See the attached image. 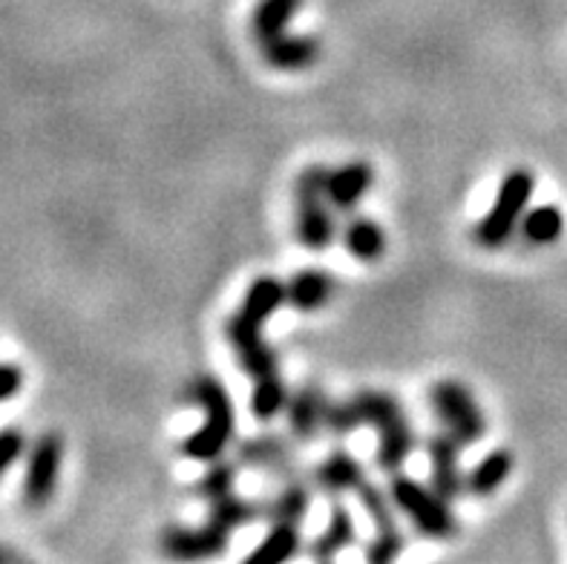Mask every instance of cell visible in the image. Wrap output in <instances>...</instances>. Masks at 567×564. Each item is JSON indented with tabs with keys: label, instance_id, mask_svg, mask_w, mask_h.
I'll return each mask as SVG.
<instances>
[{
	"label": "cell",
	"instance_id": "d4e9b609",
	"mask_svg": "<svg viewBox=\"0 0 567 564\" xmlns=\"http://www.w3.org/2000/svg\"><path fill=\"white\" fill-rule=\"evenodd\" d=\"M26 449V438H23V432L18 426H7V430H0V478L7 476V469L12 464H18Z\"/></svg>",
	"mask_w": 567,
	"mask_h": 564
},
{
	"label": "cell",
	"instance_id": "cb8c5ba5",
	"mask_svg": "<svg viewBox=\"0 0 567 564\" xmlns=\"http://www.w3.org/2000/svg\"><path fill=\"white\" fill-rule=\"evenodd\" d=\"M519 228L531 246H553L565 234V214L556 205H538V208L524 214Z\"/></svg>",
	"mask_w": 567,
	"mask_h": 564
},
{
	"label": "cell",
	"instance_id": "484cf974",
	"mask_svg": "<svg viewBox=\"0 0 567 564\" xmlns=\"http://www.w3.org/2000/svg\"><path fill=\"white\" fill-rule=\"evenodd\" d=\"M23 387V371L15 364H0V403L15 398Z\"/></svg>",
	"mask_w": 567,
	"mask_h": 564
},
{
	"label": "cell",
	"instance_id": "603a6c76",
	"mask_svg": "<svg viewBox=\"0 0 567 564\" xmlns=\"http://www.w3.org/2000/svg\"><path fill=\"white\" fill-rule=\"evenodd\" d=\"M299 7H303V0H260L254 9V21H251L257 44L285 35Z\"/></svg>",
	"mask_w": 567,
	"mask_h": 564
},
{
	"label": "cell",
	"instance_id": "277c9868",
	"mask_svg": "<svg viewBox=\"0 0 567 564\" xmlns=\"http://www.w3.org/2000/svg\"><path fill=\"white\" fill-rule=\"evenodd\" d=\"M187 394L205 412V426L196 430L194 435H187L182 453L190 460H219L231 444L233 426H237L231 394H228L222 380H217L214 375L196 378Z\"/></svg>",
	"mask_w": 567,
	"mask_h": 564
},
{
	"label": "cell",
	"instance_id": "e0dca14e",
	"mask_svg": "<svg viewBox=\"0 0 567 564\" xmlns=\"http://www.w3.org/2000/svg\"><path fill=\"white\" fill-rule=\"evenodd\" d=\"M335 294V280L320 268H308L294 274V280L285 285V303H292L297 312L312 314L329 303Z\"/></svg>",
	"mask_w": 567,
	"mask_h": 564
},
{
	"label": "cell",
	"instance_id": "4fadbf2b",
	"mask_svg": "<svg viewBox=\"0 0 567 564\" xmlns=\"http://www.w3.org/2000/svg\"><path fill=\"white\" fill-rule=\"evenodd\" d=\"M320 41L314 35H292V32L260 44L262 61L280 73H303V69L314 67L320 58Z\"/></svg>",
	"mask_w": 567,
	"mask_h": 564
},
{
	"label": "cell",
	"instance_id": "2e32d148",
	"mask_svg": "<svg viewBox=\"0 0 567 564\" xmlns=\"http://www.w3.org/2000/svg\"><path fill=\"white\" fill-rule=\"evenodd\" d=\"M355 535H358V528H355V519H351L349 507L340 505V498H337L329 510V524H326V530L314 539L308 553H312L314 562H331V558L340 556L346 547L355 544Z\"/></svg>",
	"mask_w": 567,
	"mask_h": 564
},
{
	"label": "cell",
	"instance_id": "52a82bcc",
	"mask_svg": "<svg viewBox=\"0 0 567 564\" xmlns=\"http://www.w3.org/2000/svg\"><path fill=\"white\" fill-rule=\"evenodd\" d=\"M389 492H392V501L397 505V510L410 516L418 533L438 539V542H447V539L458 533L456 516L449 510V501L435 487H424L412 476L392 473Z\"/></svg>",
	"mask_w": 567,
	"mask_h": 564
},
{
	"label": "cell",
	"instance_id": "ba28073f",
	"mask_svg": "<svg viewBox=\"0 0 567 564\" xmlns=\"http://www.w3.org/2000/svg\"><path fill=\"white\" fill-rule=\"evenodd\" d=\"M429 401H433L435 415L444 423V430L456 441H461V446L478 444V441L484 438V412H481V406H478L472 392L464 383H458V380H438L433 392H429Z\"/></svg>",
	"mask_w": 567,
	"mask_h": 564
},
{
	"label": "cell",
	"instance_id": "7a4b0ae2",
	"mask_svg": "<svg viewBox=\"0 0 567 564\" xmlns=\"http://www.w3.org/2000/svg\"><path fill=\"white\" fill-rule=\"evenodd\" d=\"M233 478L237 473L231 464H214L196 481V496L208 501V521L201 528H167L162 533V553L167 558L205 562L222 556L231 544V535L260 519V510L233 492Z\"/></svg>",
	"mask_w": 567,
	"mask_h": 564
},
{
	"label": "cell",
	"instance_id": "9a60e30c",
	"mask_svg": "<svg viewBox=\"0 0 567 564\" xmlns=\"http://www.w3.org/2000/svg\"><path fill=\"white\" fill-rule=\"evenodd\" d=\"M314 481L323 492H329L331 498H340L346 492H358L360 484L367 481V469L358 458L346 449H337L329 458L323 460L320 467L314 469Z\"/></svg>",
	"mask_w": 567,
	"mask_h": 564
},
{
	"label": "cell",
	"instance_id": "3957f363",
	"mask_svg": "<svg viewBox=\"0 0 567 564\" xmlns=\"http://www.w3.org/2000/svg\"><path fill=\"white\" fill-rule=\"evenodd\" d=\"M358 426H372L378 432L374 460L383 473H397L410 460L412 449H415V430L397 398H392L389 392H378V389H363V392L351 394L349 401L331 403L329 432L349 435Z\"/></svg>",
	"mask_w": 567,
	"mask_h": 564
},
{
	"label": "cell",
	"instance_id": "7402d4cb",
	"mask_svg": "<svg viewBox=\"0 0 567 564\" xmlns=\"http://www.w3.org/2000/svg\"><path fill=\"white\" fill-rule=\"evenodd\" d=\"M299 524H288V521H276L271 524L269 535L262 539L260 547L248 556L251 564H280V562H288L299 553Z\"/></svg>",
	"mask_w": 567,
	"mask_h": 564
},
{
	"label": "cell",
	"instance_id": "d6986e66",
	"mask_svg": "<svg viewBox=\"0 0 567 564\" xmlns=\"http://www.w3.org/2000/svg\"><path fill=\"white\" fill-rule=\"evenodd\" d=\"M513 453L510 449H493L490 455L478 460L472 473H467V492L478 498H487L493 496L495 490L504 487V481L510 478L513 473Z\"/></svg>",
	"mask_w": 567,
	"mask_h": 564
},
{
	"label": "cell",
	"instance_id": "ffe728a7",
	"mask_svg": "<svg viewBox=\"0 0 567 564\" xmlns=\"http://www.w3.org/2000/svg\"><path fill=\"white\" fill-rule=\"evenodd\" d=\"M344 246L360 262L381 260L386 251V230L369 216H358L344 228Z\"/></svg>",
	"mask_w": 567,
	"mask_h": 564
},
{
	"label": "cell",
	"instance_id": "4316f807",
	"mask_svg": "<svg viewBox=\"0 0 567 564\" xmlns=\"http://www.w3.org/2000/svg\"><path fill=\"white\" fill-rule=\"evenodd\" d=\"M9 556V553H3V550H0V558H7Z\"/></svg>",
	"mask_w": 567,
	"mask_h": 564
},
{
	"label": "cell",
	"instance_id": "7c38bea8",
	"mask_svg": "<svg viewBox=\"0 0 567 564\" xmlns=\"http://www.w3.org/2000/svg\"><path fill=\"white\" fill-rule=\"evenodd\" d=\"M329 409L331 401L317 383L299 387L297 392L288 394V403H285L288 426H292L294 435L303 441L317 438L323 430H329Z\"/></svg>",
	"mask_w": 567,
	"mask_h": 564
},
{
	"label": "cell",
	"instance_id": "6da1fadb",
	"mask_svg": "<svg viewBox=\"0 0 567 564\" xmlns=\"http://www.w3.org/2000/svg\"><path fill=\"white\" fill-rule=\"evenodd\" d=\"M285 303V285L276 276H257L246 300L228 319V340L237 355V364L254 378L251 412L260 421H274L288 403V389L280 378V360L262 337V328Z\"/></svg>",
	"mask_w": 567,
	"mask_h": 564
},
{
	"label": "cell",
	"instance_id": "9c48e42d",
	"mask_svg": "<svg viewBox=\"0 0 567 564\" xmlns=\"http://www.w3.org/2000/svg\"><path fill=\"white\" fill-rule=\"evenodd\" d=\"M360 498V505L367 510V516L372 519L374 539L367 547V558L372 564H389L403 556L406 550V535L401 533L395 519V501H392V492H383L381 487H374L372 481L360 484V490L355 492Z\"/></svg>",
	"mask_w": 567,
	"mask_h": 564
},
{
	"label": "cell",
	"instance_id": "5bb4252c",
	"mask_svg": "<svg viewBox=\"0 0 567 564\" xmlns=\"http://www.w3.org/2000/svg\"><path fill=\"white\" fill-rule=\"evenodd\" d=\"M374 185V171L372 164L367 162H346L335 171H329L326 178V194L337 210H351L358 208L363 196L372 191Z\"/></svg>",
	"mask_w": 567,
	"mask_h": 564
},
{
	"label": "cell",
	"instance_id": "8992f818",
	"mask_svg": "<svg viewBox=\"0 0 567 564\" xmlns=\"http://www.w3.org/2000/svg\"><path fill=\"white\" fill-rule=\"evenodd\" d=\"M326 178L329 167L312 164L299 173L294 196H297V237L308 251H326L335 242L337 225L331 216L329 194H326Z\"/></svg>",
	"mask_w": 567,
	"mask_h": 564
},
{
	"label": "cell",
	"instance_id": "44dd1931",
	"mask_svg": "<svg viewBox=\"0 0 567 564\" xmlns=\"http://www.w3.org/2000/svg\"><path fill=\"white\" fill-rule=\"evenodd\" d=\"M308 510H312V490H308L303 481H297V478H288L283 490L276 492L269 505L262 507V512H265V519H269L271 524H276V521L303 524Z\"/></svg>",
	"mask_w": 567,
	"mask_h": 564
},
{
	"label": "cell",
	"instance_id": "ac0fdd59",
	"mask_svg": "<svg viewBox=\"0 0 567 564\" xmlns=\"http://www.w3.org/2000/svg\"><path fill=\"white\" fill-rule=\"evenodd\" d=\"M242 460L257 469L274 473V476H292L297 473L294 467L292 449L274 435H262V438H251L242 444Z\"/></svg>",
	"mask_w": 567,
	"mask_h": 564
},
{
	"label": "cell",
	"instance_id": "8fae6325",
	"mask_svg": "<svg viewBox=\"0 0 567 564\" xmlns=\"http://www.w3.org/2000/svg\"><path fill=\"white\" fill-rule=\"evenodd\" d=\"M426 455H429L433 487L447 501H456L467 490V476L461 473V441L452 438L449 432H440L426 441Z\"/></svg>",
	"mask_w": 567,
	"mask_h": 564
},
{
	"label": "cell",
	"instance_id": "30bf717a",
	"mask_svg": "<svg viewBox=\"0 0 567 564\" xmlns=\"http://www.w3.org/2000/svg\"><path fill=\"white\" fill-rule=\"evenodd\" d=\"M61 467H64V438L58 432L37 435L26 458L23 473V501L30 507H46L58 490Z\"/></svg>",
	"mask_w": 567,
	"mask_h": 564
},
{
	"label": "cell",
	"instance_id": "5b68a950",
	"mask_svg": "<svg viewBox=\"0 0 567 564\" xmlns=\"http://www.w3.org/2000/svg\"><path fill=\"white\" fill-rule=\"evenodd\" d=\"M533 191H536V178L527 167H513L508 176L501 178L493 205L484 214V219L476 225L478 246L490 248V251L508 246L515 228L522 225L524 214H527Z\"/></svg>",
	"mask_w": 567,
	"mask_h": 564
}]
</instances>
